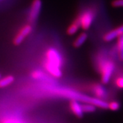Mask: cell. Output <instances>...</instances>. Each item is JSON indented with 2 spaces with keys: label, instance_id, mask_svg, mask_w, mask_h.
I'll list each match as a JSON object with an SVG mask.
<instances>
[{
  "label": "cell",
  "instance_id": "6",
  "mask_svg": "<svg viewBox=\"0 0 123 123\" xmlns=\"http://www.w3.org/2000/svg\"><path fill=\"white\" fill-rule=\"evenodd\" d=\"M32 31V26L30 23L23 25L18 30L13 39V43L16 45H18L23 42L25 38L30 35Z\"/></svg>",
  "mask_w": 123,
  "mask_h": 123
},
{
  "label": "cell",
  "instance_id": "16",
  "mask_svg": "<svg viewBox=\"0 0 123 123\" xmlns=\"http://www.w3.org/2000/svg\"><path fill=\"white\" fill-rule=\"evenodd\" d=\"M84 112H93L96 111V106L91 103H84L82 104Z\"/></svg>",
  "mask_w": 123,
  "mask_h": 123
},
{
  "label": "cell",
  "instance_id": "12",
  "mask_svg": "<svg viewBox=\"0 0 123 123\" xmlns=\"http://www.w3.org/2000/svg\"><path fill=\"white\" fill-rule=\"evenodd\" d=\"M116 52L118 58L121 61H123V35L117 38L116 45Z\"/></svg>",
  "mask_w": 123,
  "mask_h": 123
},
{
  "label": "cell",
  "instance_id": "15",
  "mask_svg": "<svg viewBox=\"0 0 123 123\" xmlns=\"http://www.w3.org/2000/svg\"><path fill=\"white\" fill-rule=\"evenodd\" d=\"M1 123H25L23 120L16 116H7L1 121Z\"/></svg>",
  "mask_w": 123,
  "mask_h": 123
},
{
  "label": "cell",
  "instance_id": "14",
  "mask_svg": "<svg viewBox=\"0 0 123 123\" xmlns=\"http://www.w3.org/2000/svg\"><path fill=\"white\" fill-rule=\"evenodd\" d=\"M15 78L12 75H7L4 77L0 78V88L6 87L10 86L14 82Z\"/></svg>",
  "mask_w": 123,
  "mask_h": 123
},
{
  "label": "cell",
  "instance_id": "17",
  "mask_svg": "<svg viewBox=\"0 0 123 123\" xmlns=\"http://www.w3.org/2000/svg\"><path fill=\"white\" fill-rule=\"evenodd\" d=\"M120 108V104L119 102L117 101H112V102L108 103V109L110 110L116 111H117Z\"/></svg>",
  "mask_w": 123,
  "mask_h": 123
},
{
  "label": "cell",
  "instance_id": "7",
  "mask_svg": "<svg viewBox=\"0 0 123 123\" xmlns=\"http://www.w3.org/2000/svg\"><path fill=\"white\" fill-rule=\"evenodd\" d=\"M31 76L35 80L42 81L45 84H53L54 80L48 73H46L41 70H35L31 73Z\"/></svg>",
  "mask_w": 123,
  "mask_h": 123
},
{
  "label": "cell",
  "instance_id": "11",
  "mask_svg": "<svg viewBox=\"0 0 123 123\" xmlns=\"http://www.w3.org/2000/svg\"><path fill=\"white\" fill-rule=\"evenodd\" d=\"M79 28H80V24L78 18H77L70 25V26L67 28V32L69 35H73L75 33H76L77 31L79 29Z\"/></svg>",
  "mask_w": 123,
  "mask_h": 123
},
{
  "label": "cell",
  "instance_id": "13",
  "mask_svg": "<svg viewBox=\"0 0 123 123\" xmlns=\"http://www.w3.org/2000/svg\"><path fill=\"white\" fill-rule=\"evenodd\" d=\"M87 34L86 33H82L79 35L73 43L74 47L79 48V47H81L87 40Z\"/></svg>",
  "mask_w": 123,
  "mask_h": 123
},
{
  "label": "cell",
  "instance_id": "5",
  "mask_svg": "<svg viewBox=\"0 0 123 123\" xmlns=\"http://www.w3.org/2000/svg\"><path fill=\"white\" fill-rule=\"evenodd\" d=\"M42 1L41 0H33L32 3L31 5L30 8L28 16V20L30 24H33L36 21L38 17L41 9H42Z\"/></svg>",
  "mask_w": 123,
  "mask_h": 123
},
{
  "label": "cell",
  "instance_id": "1",
  "mask_svg": "<svg viewBox=\"0 0 123 123\" xmlns=\"http://www.w3.org/2000/svg\"><path fill=\"white\" fill-rule=\"evenodd\" d=\"M43 89L53 95L67 98L71 100H78L84 103H91L96 107L102 109L108 108V103L105 102L104 99L89 97L66 87L55 86L54 84H46L44 85Z\"/></svg>",
  "mask_w": 123,
  "mask_h": 123
},
{
  "label": "cell",
  "instance_id": "8",
  "mask_svg": "<svg viewBox=\"0 0 123 123\" xmlns=\"http://www.w3.org/2000/svg\"><path fill=\"white\" fill-rule=\"evenodd\" d=\"M89 89L95 97L98 99H104L107 96V91L102 84L99 83L92 84L89 87Z\"/></svg>",
  "mask_w": 123,
  "mask_h": 123
},
{
  "label": "cell",
  "instance_id": "20",
  "mask_svg": "<svg viewBox=\"0 0 123 123\" xmlns=\"http://www.w3.org/2000/svg\"><path fill=\"white\" fill-rule=\"evenodd\" d=\"M0 78H1V75H0Z\"/></svg>",
  "mask_w": 123,
  "mask_h": 123
},
{
  "label": "cell",
  "instance_id": "4",
  "mask_svg": "<svg viewBox=\"0 0 123 123\" xmlns=\"http://www.w3.org/2000/svg\"><path fill=\"white\" fill-rule=\"evenodd\" d=\"M96 16V11L92 8H87L82 11L77 18L80 24V27L87 30L91 27Z\"/></svg>",
  "mask_w": 123,
  "mask_h": 123
},
{
  "label": "cell",
  "instance_id": "2",
  "mask_svg": "<svg viewBox=\"0 0 123 123\" xmlns=\"http://www.w3.org/2000/svg\"><path fill=\"white\" fill-rule=\"evenodd\" d=\"M63 61L60 51L55 47H50L45 52L43 66L50 76L54 79L60 78L62 76Z\"/></svg>",
  "mask_w": 123,
  "mask_h": 123
},
{
  "label": "cell",
  "instance_id": "10",
  "mask_svg": "<svg viewBox=\"0 0 123 123\" xmlns=\"http://www.w3.org/2000/svg\"><path fill=\"white\" fill-rule=\"evenodd\" d=\"M70 109L72 113L77 117H82L83 114L84 113L83 111L82 104L79 103V101L75 100H71L70 102Z\"/></svg>",
  "mask_w": 123,
  "mask_h": 123
},
{
  "label": "cell",
  "instance_id": "19",
  "mask_svg": "<svg viewBox=\"0 0 123 123\" xmlns=\"http://www.w3.org/2000/svg\"><path fill=\"white\" fill-rule=\"evenodd\" d=\"M112 5L114 7H123V0H114L112 2Z\"/></svg>",
  "mask_w": 123,
  "mask_h": 123
},
{
  "label": "cell",
  "instance_id": "3",
  "mask_svg": "<svg viewBox=\"0 0 123 123\" xmlns=\"http://www.w3.org/2000/svg\"><path fill=\"white\" fill-rule=\"evenodd\" d=\"M96 64L97 70L100 74L102 82L104 84H108L115 70L114 62L105 54L100 53L96 57Z\"/></svg>",
  "mask_w": 123,
  "mask_h": 123
},
{
  "label": "cell",
  "instance_id": "18",
  "mask_svg": "<svg viewBox=\"0 0 123 123\" xmlns=\"http://www.w3.org/2000/svg\"><path fill=\"white\" fill-rule=\"evenodd\" d=\"M115 84L119 89H123V75H119L116 79Z\"/></svg>",
  "mask_w": 123,
  "mask_h": 123
},
{
  "label": "cell",
  "instance_id": "9",
  "mask_svg": "<svg viewBox=\"0 0 123 123\" xmlns=\"http://www.w3.org/2000/svg\"><path fill=\"white\" fill-rule=\"evenodd\" d=\"M122 35H123V25L106 33L103 36V40L105 42H111Z\"/></svg>",
  "mask_w": 123,
  "mask_h": 123
}]
</instances>
